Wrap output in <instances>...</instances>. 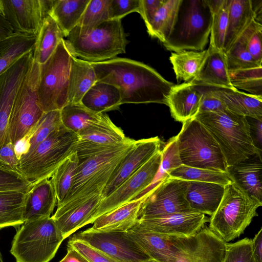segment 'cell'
Here are the masks:
<instances>
[{"label": "cell", "mask_w": 262, "mask_h": 262, "mask_svg": "<svg viewBox=\"0 0 262 262\" xmlns=\"http://www.w3.org/2000/svg\"><path fill=\"white\" fill-rule=\"evenodd\" d=\"M33 60V51L23 55L0 75V148L5 144L13 103Z\"/></svg>", "instance_id": "19"}, {"label": "cell", "mask_w": 262, "mask_h": 262, "mask_svg": "<svg viewBox=\"0 0 262 262\" xmlns=\"http://www.w3.org/2000/svg\"><path fill=\"white\" fill-rule=\"evenodd\" d=\"M228 111L246 117L262 120V96L240 91L235 88L209 89Z\"/></svg>", "instance_id": "27"}, {"label": "cell", "mask_w": 262, "mask_h": 262, "mask_svg": "<svg viewBox=\"0 0 262 262\" xmlns=\"http://www.w3.org/2000/svg\"><path fill=\"white\" fill-rule=\"evenodd\" d=\"M162 161L161 150L101 202L92 223L100 216L132 201L153 181Z\"/></svg>", "instance_id": "15"}, {"label": "cell", "mask_w": 262, "mask_h": 262, "mask_svg": "<svg viewBox=\"0 0 262 262\" xmlns=\"http://www.w3.org/2000/svg\"><path fill=\"white\" fill-rule=\"evenodd\" d=\"M36 36L13 32L0 41V75L25 54L32 51Z\"/></svg>", "instance_id": "36"}, {"label": "cell", "mask_w": 262, "mask_h": 262, "mask_svg": "<svg viewBox=\"0 0 262 262\" xmlns=\"http://www.w3.org/2000/svg\"><path fill=\"white\" fill-rule=\"evenodd\" d=\"M202 96L203 91L191 81L174 84L167 101L171 116L182 123L194 118L199 113Z\"/></svg>", "instance_id": "23"}, {"label": "cell", "mask_w": 262, "mask_h": 262, "mask_svg": "<svg viewBox=\"0 0 262 262\" xmlns=\"http://www.w3.org/2000/svg\"><path fill=\"white\" fill-rule=\"evenodd\" d=\"M78 136L79 139L74 145L73 152L77 154L79 162L114 148L127 139L121 128L105 113L79 132Z\"/></svg>", "instance_id": "17"}, {"label": "cell", "mask_w": 262, "mask_h": 262, "mask_svg": "<svg viewBox=\"0 0 262 262\" xmlns=\"http://www.w3.org/2000/svg\"><path fill=\"white\" fill-rule=\"evenodd\" d=\"M54 1L0 0V12L13 32L37 36Z\"/></svg>", "instance_id": "13"}, {"label": "cell", "mask_w": 262, "mask_h": 262, "mask_svg": "<svg viewBox=\"0 0 262 262\" xmlns=\"http://www.w3.org/2000/svg\"><path fill=\"white\" fill-rule=\"evenodd\" d=\"M226 243L205 226L193 236L173 238L174 262H223Z\"/></svg>", "instance_id": "16"}, {"label": "cell", "mask_w": 262, "mask_h": 262, "mask_svg": "<svg viewBox=\"0 0 262 262\" xmlns=\"http://www.w3.org/2000/svg\"><path fill=\"white\" fill-rule=\"evenodd\" d=\"M90 63L97 81L118 89L121 104L156 103L167 105L168 97L174 84L151 67L123 58Z\"/></svg>", "instance_id": "1"}, {"label": "cell", "mask_w": 262, "mask_h": 262, "mask_svg": "<svg viewBox=\"0 0 262 262\" xmlns=\"http://www.w3.org/2000/svg\"><path fill=\"white\" fill-rule=\"evenodd\" d=\"M252 254L254 262H262V228L252 239Z\"/></svg>", "instance_id": "58"}, {"label": "cell", "mask_w": 262, "mask_h": 262, "mask_svg": "<svg viewBox=\"0 0 262 262\" xmlns=\"http://www.w3.org/2000/svg\"><path fill=\"white\" fill-rule=\"evenodd\" d=\"M210 132L218 143L227 166L261 154L255 146L246 117L225 110L199 113L194 117Z\"/></svg>", "instance_id": "3"}, {"label": "cell", "mask_w": 262, "mask_h": 262, "mask_svg": "<svg viewBox=\"0 0 262 262\" xmlns=\"http://www.w3.org/2000/svg\"><path fill=\"white\" fill-rule=\"evenodd\" d=\"M59 262H90L77 250L67 246V253Z\"/></svg>", "instance_id": "59"}, {"label": "cell", "mask_w": 262, "mask_h": 262, "mask_svg": "<svg viewBox=\"0 0 262 262\" xmlns=\"http://www.w3.org/2000/svg\"><path fill=\"white\" fill-rule=\"evenodd\" d=\"M26 193L0 192V229L24 223L23 212Z\"/></svg>", "instance_id": "39"}, {"label": "cell", "mask_w": 262, "mask_h": 262, "mask_svg": "<svg viewBox=\"0 0 262 262\" xmlns=\"http://www.w3.org/2000/svg\"><path fill=\"white\" fill-rule=\"evenodd\" d=\"M142 201V199L132 201L100 216L94 221L93 226L88 230L126 232L137 222Z\"/></svg>", "instance_id": "29"}, {"label": "cell", "mask_w": 262, "mask_h": 262, "mask_svg": "<svg viewBox=\"0 0 262 262\" xmlns=\"http://www.w3.org/2000/svg\"><path fill=\"white\" fill-rule=\"evenodd\" d=\"M205 214L193 211L179 212L139 219L143 228L166 237H188L194 235L209 222Z\"/></svg>", "instance_id": "18"}, {"label": "cell", "mask_w": 262, "mask_h": 262, "mask_svg": "<svg viewBox=\"0 0 262 262\" xmlns=\"http://www.w3.org/2000/svg\"><path fill=\"white\" fill-rule=\"evenodd\" d=\"M144 262H158L155 260H153V259H149L145 261H144Z\"/></svg>", "instance_id": "62"}, {"label": "cell", "mask_w": 262, "mask_h": 262, "mask_svg": "<svg viewBox=\"0 0 262 262\" xmlns=\"http://www.w3.org/2000/svg\"><path fill=\"white\" fill-rule=\"evenodd\" d=\"M78 135L62 124L31 151L19 160L18 172L32 183L49 179L60 164L72 152Z\"/></svg>", "instance_id": "6"}, {"label": "cell", "mask_w": 262, "mask_h": 262, "mask_svg": "<svg viewBox=\"0 0 262 262\" xmlns=\"http://www.w3.org/2000/svg\"><path fill=\"white\" fill-rule=\"evenodd\" d=\"M90 0H54L49 15L57 23L64 37L77 26Z\"/></svg>", "instance_id": "35"}, {"label": "cell", "mask_w": 262, "mask_h": 262, "mask_svg": "<svg viewBox=\"0 0 262 262\" xmlns=\"http://www.w3.org/2000/svg\"><path fill=\"white\" fill-rule=\"evenodd\" d=\"M161 163L153 181L132 201L143 198L159 183L168 177L171 171L182 165L178 154L176 136L169 139L163 148L161 149Z\"/></svg>", "instance_id": "42"}, {"label": "cell", "mask_w": 262, "mask_h": 262, "mask_svg": "<svg viewBox=\"0 0 262 262\" xmlns=\"http://www.w3.org/2000/svg\"><path fill=\"white\" fill-rule=\"evenodd\" d=\"M60 114L62 124L77 135L103 114L94 112L81 103L68 104L60 110Z\"/></svg>", "instance_id": "41"}, {"label": "cell", "mask_w": 262, "mask_h": 262, "mask_svg": "<svg viewBox=\"0 0 262 262\" xmlns=\"http://www.w3.org/2000/svg\"><path fill=\"white\" fill-rule=\"evenodd\" d=\"M250 125L251 135L256 147L261 151V125L262 120H258L251 117H246Z\"/></svg>", "instance_id": "57"}, {"label": "cell", "mask_w": 262, "mask_h": 262, "mask_svg": "<svg viewBox=\"0 0 262 262\" xmlns=\"http://www.w3.org/2000/svg\"><path fill=\"white\" fill-rule=\"evenodd\" d=\"M64 35L52 17L44 20L36 36L33 50V59L39 64L45 63L53 54Z\"/></svg>", "instance_id": "33"}, {"label": "cell", "mask_w": 262, "mask_h": 262, "mask_svg": "<svg viewBox=\"0 0 262 262\" xmlns=\"http://www.w3.org/2000/svg\"><path fill=\"white\" fill-rule=\"evenodd\" d=\"M103 199L102 194L93 195L62 212H55L51 216L64 239L81 227L92 223Z\"/></svg>", "instance_id": "24"}, {"label": "cell", "mask_w": 262, "mask_h": 262, "mask_svg": "<svg viewBox=\"0 0 262 262\" xmlns=\"http://www.w3.org/2000/svg\"><path fill=\"white\" fill-rule=\"evenodd\" d=\"M225 186L210 182L189 181L186 199L190 209L211 216L224 194Z\"/></svg>", "instance_id": "28"}, {"label": "cell", "mask_w": 262, "mask_h": 262, "mask_svg": "<svg viewBox=\"0 0 262 262\" xmlns=\"http://www.w3.org/2000/svg\"><path fill=\"white\" fill-rule=\"evenodd\" d=\"M261 170V155L256 154L236 164L227 167L226 172L233 182L262 202Z\"/></svg>", "instance_id": "26"}, {"label": "cell", "mask_w": 262, "mask_h": 262, "mask_svg": "<svg viewBox=\"0 0 262 262\" xmlns=\"http://www.w3.org/2000/svg\"><path fill=\"white\" fill-rule=\"evenodd\" d=\"M262 202L249 194L234 182L225 186L221 201L209 219V228L225 243L242 234Z\"/></svg>", "instance_id": "5"}, {"label": "cell", "mask_w": 262, "mask_h": 262, "mask_svg": "<svg viewBox=\"0 0 262 262\" xmlns=\"http://www.w3.org/2000/svg\"><path fill=\"white\" fill-rule=\"evenodd\" d=\"M14 236L10 252L16 262H49L62 242V234L52 217L24 222Z\"/></svg>", "instance_id": "9"}, {"label": "cell", "mask_w": 262, "mask_h": 262, "mask_svg": "<svg viewBox=\"0 0 262 262\" xmlns=\"http://www.w3.org/2000/svg\"><path fill=\"white\" fill-rule=\"evenodd\" d=\"M169 176L187 181L210 182L226 186L233 182L227 172L181 165L173 169Z\"/></svg>", "instance_id": "43"}, {"label": "cell", "mask_w": 262, "mask_h": 262, "mask_svg": "<svg viewBox=\"0 0 262 262\" xmlns=\"http://www.w3.org/2000/svg\"><path fill=\"white\" fill-rule=\"evenodd\" d=\"M207 3L212 17L209 47L224 51L230 0H207Z\"/></svg>", "instance_id": "38"}, {"label": "cell", "mask_w": 262, "mask_h": 262, "mask_svg": "<svg viewBox=\"0 0 262 262\" xmlns=\"http://www.w3.org/2000/svg\"><path fill=\"white\" fill-rule=\"evenodd\" d=\"M13 33L10 25L0 12V41Z\"/></svg>", "instance_id": "60"}, {"label": "cell", "mask_w": 262, "mask_h": 262, "mask_svg": "<svg viewBox=\"0 0 262 262\" xmlns=\"http://www.w3.org/2000/svg\"><path fill=\"white\" fill-rule=\"evenodd\" d=\"M188 182L167 177L140 199L139 219L192 211L186 199Z\"/></svg>", "instance_id": "12"}, {"label": "cell", "mask_w": 262, "mask_h": 262, "mask_svg": "<svg viewBox=\"0 0 262 262\" xmlns=\"http://www.w3.org/2000/svg\"><path fill=\"white\" fill-rule=\"evenodd\" d=\"M0 262H3V257L0 252Z\"/></svg>", "instance_id": "63"}, {"label": "cell", "mask_w": 262, "mask_h": 262, "mask_svg": "<svg viewBox=\"0 0 262 262\" xmlns=\"http://www.w3.org/2000/svg\"><path fill=\"white\" fill-rule=\"evenodd\" d=\"M237 39L244 43L252 57L262 64L261 24L253 19Z\"/></svg>", "instance_id": "48"}, {"label": "cell", "mask_w": 262, "mask_h": 262, "mask_svg": "<svg viewBox=\"0 0 262 262\" xmlns=\"http://www.w3.org/2000/svg\"><path fill=\"white\" fill-rule=\"evenodd\" d=\"M95 72L91 63L72 56L68 89V104L80 103L85 93L96 82Z\"/></svg>", "instance_id": "32"}, {"label": "cell", "mask_w": 262, "mask_h": 262, "mask_svg": "<svg viewBox=\"0 0 262 262\" xmlns=\"http://www.w3.org/2000/svg\"><path fill=\"white\" fill-rule=\"evenodd\" d=\"M57 202L50 179H43L33 183L25 195L23 212L24 223L50 217Z\"/></svg>", "instance_id": "21"}, {"label": "cell", "mask_w": 262, "mask_h": 262, "mask_svg": "<svg viewBox=\"0 0 262 262\" xmlns=\"http://www.w3.org/2000/svg\"><path fill=\"white\" fill-rule=\"evenodd\" d=\"M208 54L198 76L190 81L198 86L233 89L227 67L225 53L208 48Z\"/></svg>", "instance_id": "25"}, {"label": "cell", "mask_w": 262, "mask_h": 262, "mask_svg": "<svg viewBox=\"0 0 262 262\" xmlns=\"http://www.w3.org/2000/svg\"><path fill=\"white\" fill-rule=\"evenodd\" d=\"M140 0H111L110 19H121L127 14L139 12Z\"/></svg>", "instance_id": "52"}, {"label": "cell", "mask_w": 262, "mask_h": 262, "mask_svg": "<svg viewBox=\"0 0 262 262\" xmlns=\"http://www.w3.org/2000/svg\"><path fill=\"white\" fill-rule=\"evenodd\" d=\"M39 77L40 64L33 59L13 103L5 143L11 142L14 145L42 116L37 93Z\"/></svg>", "instance_id": "11"}, {"label": "cell", "mask_w": 262, "mask_h": 262, "mask_svg": "<svg viewBox=\"0 0 262 262\" xmlns=\"http://www.w3.org/2000/svg\"><path fill=\"white\" fill-rule=\"evenodd\" d=\"M72 237L84 242L121 262H144L150 259L126 232L86 229Z\"/></svg>", "instance_id": "14"}, {"label": "cell", "mask_w": 262, "mask_h": 262, "mask_svg": "<svg viewBox=\"0 0 262 262\" xmlns=\"http://www.w3.org/2000/svg\"><path fill=\"white\" fill-rule=\"evenodd\" d=\"M79 163L77 154L72 152L60 164L51 177L57 198V205L60 204L69 192Z\"/></svg>", "instance_id": "40"}, {"label": "cell", "mask_w": 262, "mask_h": 262, "mask_svg": "<svg viewBox=\"0 0 262 262\" xmlns=\"http://www.w3.org/2000/svg\"><path fill=\"white\" fill-rule=\"evenodd\" d=\"M126 232L150 259L158 262H174L173 238L148 230L140 226L138 221Z\"/></svg>", "instance_id": "22"}, {"label": "cell", "mask_w": 262, "mask_h": 262, "mask_svg": "<svg viewBox=\"0 0 262 262\" xmlns=\"http://www.w3.org/2000/svg\"><path fill=\"white\" fill-rule=\"evenodd\" d=\"M72 55L64 38L43 64L40 65L38 103L43 113L59 110L68 104V89Z\"/></svg>", "instance_id": "10"}, {"label": "cell", "mask_w": 262, "mask_h": 262, "mask_svg": "<svg viewBox=\"0 0 262 262\" xmlns=\"http://www.w3.org/2000/svg\"><path fill=\"white\" fill-rule=\"evenodd\" d=\"M33 183L17 171L0 166V192L18 191L27 193Z\"/></svg>", "instance_id": "50"}, {"label": "cell", "mask_w": 262, "mask_h": 262, "mask_svg": "<svg viewBox=\"0 0 262 262\" xmlns=\"http://www.w3.org/2000/svg\"><path fill=\"white\" fill-rule=\"evenodd\" d=\"M127 36L121 19H110L86 32L75 27L64 39L73 57L97 62L125 53L129 42Z\"/></svg>", "instance_id": "4"}, {"label": "cell", "mask_w": 262, "mask_h": 262, "mask_svg": "<svg viewBox=\"0 0 262 262\" xmlns=\"http://www.w3.org/2000/svg\"><path fill=\"white\" fill-rule=\"evenodd\" d=\"M208 49L201 51L184 50L171 53L169 59L178 82H187L196 78L208 54Z\"/></svg>", "instance_id": "34"}, {"label": "cell", "mask_w": 262, "mask_h": 262, "mask_svg": "<svg viewBox=\"0 0 262 262\" xmlns=\"http://www.w3.org/2000/svg\"><path fill=\"white\" fill-rule=\"evenodd\" d=\"M176 138L182 165L227 172L226 161L218 143L195 118L182 123Z\"/></svg>", "instance_id": "7"}, {"label": "cell", "mask_w": 262, "mask_h": 262, "mask_svg": "<svg viewBox=\"0 0 262 262\" xmlns=\"http://www.w3.org/2000/svg\"><path fill=\"white\" fill-rule=\"evenodd\" d=\"M61 124L60 111L55 110L43 113L37 123V129L30 140L28 152L33 150Z\"/></svg>", "instance_id": "47"}, {"label": "cell", "mask_w": 262, "mask_h": 262, "mask_svg": "<svg viewBox=\"0 0 262 262\" xmlns=\"http://www.w3.org/2000/svg\"><path fill=\"white\" fill-rule=\"evenodd\" d=\"M80 103L97 113L118 110L121 105L118 89L112 84L99 81H97L85 93Z\"/></svg>", "instance_id": "31"}, {"label": "cell", "mask_w": 262, "mask_h": 262, "mask_svg": "<svg viewBox=\"0 0 262 262\" xmlns=\"http://www.w3.org/2000/svg\"><path fill=\"white\" fill-rule=\"evenodd\" d=\"M161 144L162 141L157 136L136 140L133 147L112 173L102 192L103 198L110 195L155 154L161 150Z\"/></svg>", "instance_id": "20"}, {"label": "cell", "mask_w": 262, "mask_h": 262, "mask_svg": "<svg viewBox=\"0 0 262 262\" xmlns=\"http://www.w3.org/2000/svg\"><path fill=\"white\" fill-rule=\"evenodd\" d=\"M230 81L236 89L249 94L262 96V66L234 71H229Z\"/></svg>", "instance_id": "45"}, {"label": "cell", "mask_w": 262, "mask_h": 262, "mask_svg": "<svg viewBox=\"0 0 262 262\" xmlns=\"http://www.w3.org/2000/svg\"><path fill=\"white\" fill-rule=\"evenodd\" d=\"M252 8L255 13V20L258 23H261V12H262V1H252L251 0Z\"/></svg>", "instance_id": "61"}, {"label": "cell", "mask_w": 262, "mask_h": 262, "mask_svg": "<svg viewBox=\"0 0 262 262\" xmlns=\"http://www.w3.org/2000/svg\"><path fill=\"white\" fill-rule=\"evenodd\" d=\"M227 110L224 104L209 90L203 91L199 113L216 112Z\"/></svg>", "instance_id": "54"}, {"label": "cell", "mask_w": 262, "mask_h": 262, "mask_svg": "<svg viewBox=\"0 0 262 262\" xmlns=\"http://www.w3.org/2000/svg\"><path fill=\"white\" fill-rule=\"evenodd\" d=\"M111 0H90L77 26L80 31H90L110 20Z\"/></svg>", "instance_id": "44"}, {"label": "cell", "mask_w": 262, "mask_h": 262, "mask_svg": "<svg viewBox=\"0 0 262 262\" xmlns=\"http://www.w3.org/2000/svg\"><path fill=\"white\" fill-rule=\"evenodd\" d=\"M19 160L11 142L5 143L0 148V166L7 169L17 171Z\"/></svg>", "instance_id": "53"}, {"label": "cell", "mask_w": 262, "mask_h": 262, "mask_svg": "<svg viewBox=\"0 0 262 262\" xmlns=\"http://www.w3.org/2000/svg\"><path fill=\"white\" fill-rule=\"evenodd\" d=\"M225 55L228 71L252 69L262 66L252 57L239 39H237L225 53Z\"/></svg>", "instance_id": "46"}, {"label": "cell", "mask_w": 262, "mask_h": 262, "mask_svg": "<svg viewBox=\"0 0 262 262\" xmlns=\"http://www.w3.org/2000/svg\"><path fill=\"white\" fill-rule=\"evenodd\" d=\"M164 0H140L139 12L148 26Z\"/></svg>", "instance_id": "55"}, {"label": "cell", "mask_w": 262, "mask_h": 262, "mask_svg": "<svg viewBox=\"0 0 262 262\" xmlns=\"http://www.w3.org/2000/svg\"><path fill=\"white\" fill-rule=\"evenodd\" d=\"M67 246L77 250L90 262H121L81 241L70 238Z\"/></svg>", "instance_id": "51"}, {"label": "cell", "mask_w": 262, "mask_h": 262, "mask_svg": "<svg viewBox=\"0 0 262 262\" xmlns=\"http://www.w3.org/2000/svg\"><path fill=\"white\" fill-rule=\"evenodd\" d=\"M255 18L251 0H230L224 53L231 48Z\"/></svg>", "instance_id": "30"}, {"label": "cell", "mask_w": 262, "mask_h": 262, "mask_svg": "<svg viewBox=\"0 0 262 262\" xmlns=\"http://www.w3.org/2000/svg\"><path fill=\"white\" fill-rule=\"evenodd\" d=\"M182 0H164L146 26L149 35L162 43L169 37L177 21Z\"/></svg>", "instance_id": "37"}, {"label": "cell", "mask_w": 262, "mask_h": 262, "mask_svg": "<svg viewBox=\"0 0 262 262\" xmlns=\"http://www.w3.org/2000/svg\"><path fill=\"white\" fill-rule=\"evenodd\" d=\"M211 21L207 0H182L174 28L163 44L174 52L203 51L208 42Z\"/></svg>", "instance_id": "8"}, {"label": "cell", "mask_w": 262, "mask_h": 262, "mask_svg": "<svg viewBox=\"0 0 262 262\" xmlns=\"http://www.w3.org/2000/svg\"><path fill=\"white\" fill-rule=\"evenodd\" d=\"M135 142V140L127 138L115 147L80 162L71 188L57 205L56 210L64 211L93 195L102 194L116 166Z\"/></svg>", "instance_id": "2"}, {"label": "cell", "mask_w": 262, "mask_h": 262, "mask_svg": "<svg viewBox=\"0 0 262 262\" xmlns=\"http://www.w3.org/2000/svg\"><path fill=\"white\" fill-rule=\"evenodd\" d=\"M252 239L243 238L234 243H226L223 262H254Z\"/></svg>", "instance_id": "49"}, {"label": "cell", "mask_w": 262, "mask_h": 262, "mask_svg": "<svg viewBox=\"0 0 262 262\" xmlns=\"http://www.w3.org/2000/svg\"><path fill=\"white\" fill-rule=\"evenodd\" d=\"M38 123V122H37ZM37 128V123L31 128L21 139L18 140L14 145V151L18 160L28 152L30 148V140Z\"/></svg>", "instance_id": "56"}]
</instances>
